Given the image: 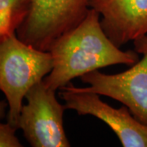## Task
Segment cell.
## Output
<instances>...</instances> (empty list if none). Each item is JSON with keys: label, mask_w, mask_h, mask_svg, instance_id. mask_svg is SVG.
<instances>
[{"label": "cell", "mask_w": 147, "mask_h": 147, "mask_svg": "<svg viewBox=\"0 0 147 147\" xmlns=\"http://www.w3.org/2000/svg\"><path fill=\"white\" fill-rule=\"evenodd\" d=\"M100 17L90 7L77 26L54 42L49 50L53 69L43 79L49 88L57 91L85 74L119 64L132 65L139 60L136 51H122L110 40L101 26Z\"/></svg>", "instance_id": "1"}, {"label": "cell", "mask_w": 147, "mask_h": 147, "mask_svg": "<svg viewBox=\"0 0 147 147\" xmlns=\"http://www.w3.org/2000/svg\"><path fill=\"white\" fill-rule=\"evenodd\" d=\"M53 69V57L21 40L16 33L0 42V91L8 105L7 123L17 129L23 99Z\"/></svg>", "instance_id": "2"}, {"label": "cell", "mask_w": 147, "mask_h": 147, "mask_svg": "<svg viewBox=\"0 0 147 147\" xmlns=\"http://www.w3.org/2000/svg\"><path fill=\"white\" fill-rule=\"evenodd\" d=\"M90 0H30L26 17L16 30L22 40L49 52L54 42L77 26L90 9Z\"/></svg>", "instance_id": "3"}, {"label": "cell", "mask_w": 147, "mask_h": 147, "mask_svg": "<svg viewBox=\"0 0 147 147\" xmlns=\"http://www.w3.org/2000/svg\"><path fill=\"white\" fill-rule=\"evenodd\" d=\"M135 51L142 59L122 73L106 74L94 70L81 76L88 87L85 92L109 96L128 108L132 115L147 124V35L133 41Z\"/></svg>", "instance_id": "4"}, {"label": "cell", "mask_w": 147, "mask_h": 147, "mask_svg": "<svg viewBox=\"0 0 147 147\" xmlns=\"http://www.w3.org/2000/svg\"><path fill=\"white\" fill-rule=\"evenodd\" d=\"M55 92L42 79L32 87L25 97L27 102L22 105L17 129L22 130L31 146H70L63 125L66 108L58 101Z\"/></svg>", "instance_id": "5"}, {"label": "cell", "mask_w": 147, "mask_h": 147, "mask_svg": "<svg viewBox=\"0 0 147 147\" xmlns=\"http://www.w3.org/2000/svg\"><path fill=\"white\" fill-rule=\"evenodd\" d=\"M59 96L65 101L66 110H73L79 115H92L105 123L119 139L123 147H147V124L132 115L123 105L113 108L100 100V95L85 92L72 84L61 88Z\"/></svg>", "instance_id": "6"}, {"label": "cell", "mask_w": 147, "mask_h": 147, "mask_svg": "<svg viewBox=\"0 0 147 147\" xmlns=\"http://www.w3.org/2000/svg\"><path fill=\"white\" fill-rule=\"evenodd\" d=\"M106 35L119 47L147 35V0H90Z\"/></svg>", "instance_id": "7"}, {"label": "cell", "mask_w": 147, "mask_h": 147, "mask_svg": "<svg viewBox=\"0 0 147 147\" xmlns=\"http://www.w3.org/2000/svg\"><path fill=\"white\" fill-rule=\"evenodd\" d=\"M30 0H0V42L12 34L26 17Z\"/></svg>", "instance_id": "8"}, {"label": "cell", "mask_w": 147, "mask_h": 147, "mask_svg": "<svg viewBox=\"0 0 147 147\" xmlns=\"http://www.w3.org/2000/svg\"><path fill=\"white\" fill-rule=\"evenodd\" d=\"M16 127L10 123H0V147H21L16 135Z\"/></svg>", "instance_id": "9"}, {"label": "cell", "mask_w": 147, "mask_h": 147, "mask_svg": "<svg viewBox=\"0 0 147 147\" xmlns=\"http://www.w3.org/2000/svg\"><path fill=\"white\" fill-rule=\"evenodd\" d=\"M8 107L7 102L6 100H0V120L5 118L7 114V108Z\"/></svg>", "instance_id": "10"}]
</instances>
